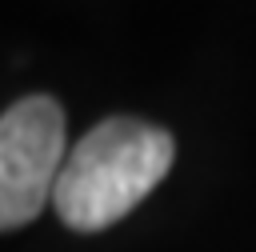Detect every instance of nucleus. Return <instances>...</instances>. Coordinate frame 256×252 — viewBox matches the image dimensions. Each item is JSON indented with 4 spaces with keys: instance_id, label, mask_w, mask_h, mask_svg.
I'll use <instances>...</instances> for the list:
<instances>
[{
    "instance_id": "1",
    "label": "nucleus",
    "mask_w": 256,
    "mask_h": 252,
    "mask_svg": "<svg viewBox=\"0 0 256 252\" xmlns=\"http://www.w3.org/2000/svg\"><path fill=\"white\" fill-rule=\"evenodd\" d=\"M176 144L164 128L132 116L96 124L60 164L52 204L76 232H100L128 216L172 168Z\"/></svg>"
},
{
    "instance_id": "2",
    "label": "nucleus",
    "mask_w": 256,
    "mask_h": 252,
    "mask_svg": "<svg viewBox=\"0 0 256 252\" xmlns=\"http://www.w3.org/2000/svg\"><path fill=\"white\" fill-rule=\"evenodd\" d=\"M64 164V112L52 96H24L0 116V232L44 212Z\"/></svg>"
}]
</instances>
